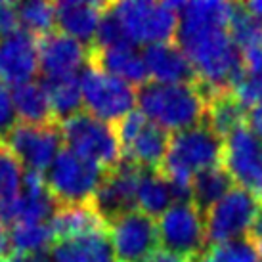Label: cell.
Returning a JSON list of instances; mask_svg holds the SVG:
<instances>
[{
  "label": "cell",
  "instance_id": "obj_1",
  "mask_svg": "<svg viewBox=\"0 0 262 262\" xmlns=\"http://www.w3.org/2000/svg\"><path fill=\"white\" fill-rule=\"evenodd\" d=\"M235 4L222 0L178 2L176 38L197 73V84L207 102L232 92L245 71V56L230 37Z\"/></svg>",
  "mask_w": 262,
  "mask_h": 262
},
{
  "label": "cell",
  "instance_id": "obj_2",
  "mask_svg": "<svg viewBox=\"0 0 262 262\" xmlns=\"http://www.w3.org/2000/svg\"><path fill=\"white\" fill-rule=\"evenodd\" d=\"M224 159V140L207 123L176 132L159 168L174 189L176 203L191 201V180L207 168L219 167Z\"/></svg>",
  "mask_w": 262,
  "mask_h": 262
},
{
  "label": "cell",
  "instance_id": "obj_3",
  "mask_svg": "<svg viewBox=\"0 0 262 262\" xmlns=\"http://www.w3.org/2000/svg\"><path fill=\"white\" fill-rule=\"evenodd\" d=\"M138 105L144 115L167 132H182L205 123L207 98L197 82H146L138 88Z\"/></svg>",
  "mask_w": 262,
  "mask_h": 262
},
{
  "label": "cell",
  "instance_id": "obj_4",
  "mask_svg": "<svg viewBox=\"0 0 262 262\" xmlns=\"http://www.w3.org/2000/svg\"><path fill=\"white\" fill-rule=\"evenodd\" d=\"M59 128L63 142L71 151L100 165L105 170L124 159L113 123H105L88 111H79L63 119L59 123Z\"/></svg>",
  "mask_w": 262,
  "mask_h": 262
},
{
  "label": "cell",
  "instance_id": "obj_5",
  "mask_svg": "<svg viewBox=\"0 0 262 262\" xmlns=\"http://www.w3.org/2000/svg\"><path fill=\"white\" fill-rule=\"evenodd\" d=\"M119 21L123 23L130 42L161 44L176 37L178 31V2H151V0H126L111 2Z\"/></svg>",
  "mask_w": 262,
  "mask_h": 262
},
{
  "label": "cell",
  "instance_id": "obj_6",
  "mask_svg": "<svg viewBox=\"0 0 262 262\" xmlns=\"http://www.w3.org/2000/svg\"><path fill=\"white\" fill-rule=\"evenodd\" d=\"M105 176V168L63 149L48 168L46 186L58 205L90 203Z\"/></svg>",
  "mask_w": 262,
  "mask_h": 262
},
{
  "label": "cell",
  "instance_id": "obj_7",
  "mask_svg": "<svg viewBox=\"0 0 262 262\" xmlns=\"http://www.w3.org/2000/svg\"><path fill=\"white\" fill-rule=\"evenodd\" d=\"M80 92L88 113L113 124L132 113L138 102V90L132 84L105 73L90 61L80 75Z\"/></svg>",
  "mask_w": 262,
  "mask_h": 262
},
{
  "label": "cell",
  "instance_id": "obj_8",
  "mask_svg": "<svg viewBox=\"0 0 262 262\" xmlns=\"http://www.w3.org/2000/svg\"><path fill=\"white\" fill-rule=\"evenodd\" d=\"M262 209V201L243 188H232L219 203L205 212L207 243L220 245L226 241L245 237L253 230L255 220Z\"/></svg>",
  "mask_w": 262,
  "mask_h": 262
},
{
  "label": "cell",
  "instance_id": "obj_9",
  "mask_svg": "<svg viewBox=\"0 0 262 262\" xmlns=\"http://www.w3.org/2000/svg\"><path fill=\"white\" fill-rule=\"evenodd\" d=\"M123 157L149 170H159L170 147V134L151 123L142 111H132L115 123Z\"/></svg>",
  "mask_w": 262,
  "mask_h": 262
},
{
  "label": "cell",
  "instance_id": "obj_10",
  "mask_svg": "<svg viewBox=\"0 0 262 262\" xmlns=\"http://www.w3.org/2000/svg\"><path fill=\"white\" fill-rule=\"evenodd\" d=\"M157 228L159 241L167 251L186 258H197L205 253V216L191 201L172 205L165 214H161Z\"/></svg>",
  "mask_w": 262,
  "mask_h": 262
},
{
  "label": "cell",
  "instance_id": "obj_11",
  "mask_svg": "<svg viewBox=\"0 0 262 262\" xmlns=\"http://www.w3.org/2000/svg\"><path fill=\"white\" fill-rule=\"evenodd\" d=\"M4 142L21 161L23 167H27L31 172L42 174L58 157L63 136L59 123L29 124L19 121L4 136Z\"/></svg>",
  "mask_w": 262,
  "mask_h": 262
},
{
  "label": "cell",
  "instance_id": "obj_12",
  "mask_svg": "<svg viewBox=\"0 0 262 262\" xmlns=\"http://www.w3.org/2000/svg\"><path fill=\"white\" fill-rule=\"evenodd\" d=\"M142 174L144 168L126 159L105 170L102 184L90 201L105 224L119 219L121 214L134 211V207L138 205V188Z\"/></svg>",
  "mask_w": 262,
  "mask_h": 262
},
{
  "label": "cell",
  "instance_id": "obj_13",
  "mask_svg": "<svg viewBox=\"0 0 262 262\" xmlns=\"http://www.w3.org/2000/svg\"><path fill=\"white\" fill-rule=\"evenodd\" d=\"M107 233L119 262H146L157 251L159 228L149 214L140 209L111 220Z\"/></svg>",
  "mask_w": 262,
  "mask_h": 262
},
{
  "label": "cell",
  "instance_id": "obj_14",
  "mask_svg": "<svg viewBox=\"0 0 262 262\" xmlns=\"http://www.w3.org/2000/svg\"><path fill=\"white\" fill-rule=\"evenodd\" d=\"M222 163L233 184L262 201V140L249 128V124L226 138Z\"/></svg>",
  "mask_w": 262,
  "mask_h": 262
},
{
  "label": "cell",
  "instance_id": "obj_15",
  "mask_svg": "<svg viewBox=\"0 0 262 262\" xmlns=\"http://www.w3.org/2000/svg\"><path fill=\"white\" fill-rule=\"evenodd\" d=\"M58 207V201L46 186V178L40 172L27 170L19 195L0 203V222L8 226L46 222L52 220Z\"/></svg>",
  "mask_w": 262,
  "mask_h": 262
},
{
  "label": "cell",
  "instance_id": "obj_16",
  "mask_svg": "<svg viewBox=\"0 0 262 262\" xmlns=\"http://www.w3.org/2000/svg\"><path fill=\"white\" fill-rule=\"evenodd\" d=\"M90 61V48L61 31L38 38V66L44 79L77 75Z\"/></svg>",
  "mask_w": 262,
  "mask_h": 262
},
{
  "label": "cell",
  "instance_id": "obj_17",
  "mask_svg": "<svg viewBox=\"0 0 262 262\" xmlns=\"http://www.w3.org/2000/svg\"><path fill=\"white\" fill-rule=\"evenodd\" d=\"M40 69L38 66V38L29 31H15L0 38V82L23 84Z\"/></svg>",
  "mask_w": 262,
  "mask_h": 262
},
{
  "label": "cell",
  "instance_id": "obj_18",
  "mask_svg": "<svg viewBox=\"0 0 262 262\" xmlns=\"http://www.w3.org/2000/svg\"><path fill=\"white\" fill-rule=\"evenodd\" d=\"M56 25L75 40L90 48L94 46L96 33L105 12V2H86V0H61L56 2Z\"/></svg>",
  "mask_w": 262,
  "mask_h": 262
},
{
  "label": "cell",
  "instance_id": "obj_19",
  "mask_svg": "<svg viewBox=\"0 0 262 262\" xmlns=\"http://www.w3.org/2000/svg\"><path fill=\"white\" fill-rule=\"evenodd\" d=\"M147 75L155 82H172V84H193L197 73L189 58L180 46L172 42L151 44L144 50Z\"/></svg>",
  "mask_w": 262,
  "mask_h": 262
},
{
  "label": "cell",
  "instance_id": "obj_20",
  "mask_svg": "<svg viewBox=\"0 0 262 262\" xmlns=\"http://www.w3.org/2000/svg\"><path fill=\"white\" fill-rule=\"evenodd\" d=\"M90 63L128 84L142 86L149 77L144 61V52H138L132 44L113 48H90Z\"/></svg>",
  "mask_w": 262,
  "mask_h": 262
},
{
  "label": "cell",
  "instance_id": "obj_21",
  "mask_svg": "<svg viewBox=\"0 0 262 262\" xmlns=\"http://www.w3.org/2000/svg\"><path fill=\"white\" fill-rule=\"evenodd\" d=\"M113 256L107 230L56 241L52 247L54 262H113Z\"/></svg>",
  "mask_w": 262,
  "mask_h": 262
},
{
  "label": "cell",
  "instance_id": "obj_22",
  "mask_svg": "<svg viewBox=\"0 0 262 262\" xmlns=\"http://www.w3.org/2000/svg\"><path fill=\"white\" fill-rule=\"evenodd\" d=\"M50 228L54 233V239L61 241L107 230V224L96 212L92 203H79L59 205L58 211L54 212V216L50 220Z\"/></svg>",
  "mask_w": 262,
  "mask_h": 262
},
{
  "label": "cell",
  "instance_id": "obj_23",
  "mask_svg": "<svg viewBox=\"0 0 262 262\" xmlns=\"http://www.w3.org/2000/svg\"><path fill=\"white\" fill-rule=\"evenodd\" d=\"M14 110L19 115L21 123L29 124H52L58 123L48 100V94L38 82H23L12 90Z\"/></svg>",
  "mask_w": 262,
  "mask_h": 262
},
{
  "label": "cell",
  "instance_id": "obj_24",
  "mask_svg": "<svg viewBox=\"0 0 262 262\" xmlns=\"http://www.w3.org/2000/svg\"><path fill=\"white\" fill-rule=\"evenodd\" d=\"M176 203L174 189L168 178L161 170L144 168V174L138 188V205L140 211L149 216H161Z\"/></svg>",
  "mask_w": 262,
  "mask_h": 262
},
{
  "label": "cell",
  "instance_id": "obj_25",
  "mask_svg": "<svg viewBox=\"0 0 262 262\" xmlns=\"http://www.w3.org/2000/svg\"><path fill=\"white\" fill-rule=\"evenodd\" d=\"M247 119V110L233 98L232 92H226L209 102L205 123L209 124L220 138H228L237 128L245 126Z\"/></svg>",
  "mask_w": 262,
  "mask_h": 262
},
{
  "label": "cell",
  "instance_id": "obj_26",
  "mask_svg": "<svg viewBox=\"0 0 262 262\" xmlns=\"http://www.w3.org/2000/svg\"><path fill=\"white\" fill-rule=\"evenodd\" d=\"M232 188L233 180L224 167L207 168L193 176V180H191V203L205 214Z\"/></svg>",
  "mask_w": 262,
  "mask_h": 262
},
{
  "label": "cell",
  "instance_id": "obj_27",
  "mask_svg": "<svg viewBox=\"0 0 262 262\" xmlns=\"http://www.w3.org/2000/svg\"><path fill=\"white\" fill-rule=\"evenodd\" d=\"M42 86L48 94L52 111L58 119V123L80 111L82 92H80V79L77 75L44 79Z\"/></svg>",
  "mask_w": 262,
  "mask_h": 262
},
{
  "label": "cell",
  "instance_id": "obj_28",
  "mask_svg": "<svg viewBox=\"0 0 262 262\" xmlns=\"http://www.w3.org/2000/svg\"><path fill=\"white\" fill-rule=\"evenodd\" d=\"M228 31L243 56L262 50V21L249 12L245 4H235V12Z\"/></svg>",
  "mask_w": 262,
  "mask_h": 262
},
{
  "label": "cell",
  "instance_id": "obj_29",
  "mask_svg": "<svg viewBox=\"0 0 262 262\" xmlns=\"http://www.w3.org/2000/svg\"><path fill=\"white\" fill-rule=\"evenodd\" d=\"M232 94L245 110H253L262 102V50L245 56V71L233 84Z\"/></svg>",
  "mask_w": 262,
  "mask_h": 262
},
{
  "label": "cell",
  "instance_id": "obj_30",
  "mask_svg": "<svg viewBox=\"0 0 262 262\" xmlns=\"http://www.w3.org/2000/svg\"><path fill=\"white\" fill-rule=\"evenodd\" d=\"M17 12H19V21L25 27V31H29L37 38L46 37L54 31L56 6L52 2H44V0L21 2L17 4Z\"/></svg>",
  "mask_w": 262,
  "mask_h": 262
},
{
  "label": "cell",
  "instance_id": "obj_31",
  "mask_svg": "<svg viewBox=\"0 0 262 262\" xmlns=\"http://www.w3.org/2000/svg\"><path fill=\"white\" fill-rule=\"evenodd\" d=\"M10 241L15 253H33L44 251L54 239L50 222H33V224H15L10 230Z\"/></svg>",
  "mask_w": 262,
  "mask_h": 262
},
{
  "label": "cell",
  "instance_id": "obj_32",
  "mask_svg": "<svg viewBox=\"0 0 262 262\" xmlns=\"http://www.w3.org/2000/svg\"><path fill=\"white\" fill-rule=\"evenodd\" d=\"M23 178L25 172L21 161L15 157L4 140H0V203L12 201L19 195Z\"/></svg>",
  "mask_w": 262,
  "mask_h": 262
},
{
  "label": "cell",
  "instance_id": "obj_33",
  "mask_svg": "<svg viewBox=\"0 0 262 262\" xmlns=\"http://www.w3.org/2000/svg\"><path fill=\"white\" fill-rule=\"evenodd\" d=\"M15 110L12 102V92H8L4 82H0V140H4L8 132L14 128Z\"/></svg>",
  "mask_w": 262,
  "mask_h": 262
},
{
  "label": "cell",
  "instance_id": "obj_34",
  "mask_svg": "<svg viewBox=\"0 0 262 262\" xmlns=\"http://www.w3.org/2000/svg\"><path fill=\"white\" fill-rule=\"evenodd\" d=\"M19 25H21V21H19L17 4L8 2V0H0V38L19 31Z\"/></svg>",
  "mask_w": 262,
  "mask_h": 262
},
{
  "label": "cell",
  "instance_id": "obj_35",
  "mask_svg": "<svg viewBox=\"0 0 262 262\" xmlns=\"http://www.w3.org/2000/svg\"><path fill=\"white\" fill-rule=\"evenodd\" d=\"M12 262H54L52 260V251H33V253H15L12 256Z\"/></svg>",
  "mask_w": 262,
  "mask_h": 262
},
{
  "label": "cell",
  "instance_id": "obj_36",
  "mask_svg": "<svg viewBox=\"0 0 262 262\" xmlns=\"http://www.w3.org/2000/svg\"><path fill=\"white\" fill-rule=\"evenodd\" d=\"M146 262H193V258H186V256L176 255L167 249H157Z\"/></svg>",
  "mask_w": 262,
  "mask_h": 262
},
{
  "label": "cell",
  "instance_id": "obj_37",
  "mask_svg": "<svg viewBox=\"0 0 262 262\" xmlns=\"http://www.w3.org/2000/svg\"><path fill=\"white\" fill-rule=\"evenodd\" d=\"M247 124H249V128H251V130L255 132L256 136L262 140V102L249 111Z\"/></svg>",
  "mask_w": 262,
  "mask_h": 262
},
{
  "label": "cell",
  "instance_id": "obj_38",
  "mask_svg": "<svg viewBox=\"0 0 262 262\" xmlns=\"http://www.w3.org/2000/svg\"><path fill=\"white\" fill-rule=\"evenodd\" d=\"M251 237H253L256 243H260L262 241V209H260V212H258V216H256L253 230H251Z\"/></svg>",
  "mask_w": 262,
  "mask_h": 262
},
{
  "label": "cell",
  "instance_id": "obj_39",
  "mask_svg": "<svg viewBox=\"0 0 262 262\" xmlns=\"http://www.w3.org/2000/svg\"><path fill=\"white\" fill-rule=\"evenodd\" d=\"M245 8H247L251 14L255 15L256 19H260V21H262V0H253V2H247V4H245Z\"/></svg>",
  "mask_w": 262,
  "mask_h": 262
},
{
  "label": "cell",
  "instance_id": "obj_40",
  "mask_svg": "<svg viewBox=\"0 0 262 262\" xmlns=\"http://www.w3.org/2000/svg\"><path fill=\"white\" fill-rule=\"evenodd\" d=\"M258 249H260V256H262V241L258 243Z\"/></svg>",
  "mask_w": 262,
  "mask_h": 262
},
{
  "label": "cell",
  "instance_id": "obj_41",
  "mask_svg": "<svg viewBox=\"0 0 262 262\" xmlns=\"http://www.w3.org/2000/svg\"><path fill=\"white\" fill-rule=\"evenodd\" d=\"M0 262H12V260H8V258H0Z\"/></svg>",
  "mask_w": 262,
  "mask_h": 262
}]
</instances>
